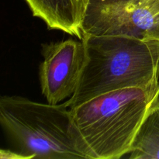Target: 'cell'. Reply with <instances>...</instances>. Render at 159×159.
Listing matches in <instances>:
<instances>
[{
    "mask_svg": "<svg viewBox=\"0 0 159 159\" xmlns=\"http://www.w3.org/2000/svg\"><path fill=\"white\" fill-rule=\"evenodd\" d=\"M159 102V81L99 95L71 110L89 159H117L130 152L140 127Z\"/></svg>",
    "mask_w": 159,
    "mask_h": 159,
    "instance_id": "cell-1",
    "label": "cell"
},
{
    "mask_svg": "<svg viewBox=\"0 0 159 159\" xmlns=\"http://www.w3.org/2000/svg\"><path fill=\"white\" fill-rule=\"evenodd\" d=\"M85 61L70 109L99 95L144 86L159 79V40L83 34Z\"/></svg>",
    "mask_w": 159,
    "mask_h": 159,
    "instance_id": "cell-2",
    "label": "cell"
},
{
    "mask_svg": "<svg viewBox=\"0 0 159 159\" xmlns=\"http://www.w3.org/2000/svg\"><path fill=\"white\" fill-rule=\"evenodd\" d=\"M0 123L18 152L30 159H89L65 102L42 103L2 96Z\"/></svg>",
    "mask_w": 159,
    "mask_h": 159,
    "instance_id": "cell-3",
    "label": "cell"
},
{
    "mask_svg": "<svg viewBox=\"0 0 159 159\" xmlns=\"http://www.w3.org/2000/svg\"><path fill=\"white\" fill-rule=\"evenodd\" d=\"M83 34L159 40V0L91 2L84 19Z\"/></svg>",
    "mask_w": 159,
    "mask_h": 159,
    "instance_id": "cell-4",
    "label": "cell"
},
{
    "mask_svg": "<svg viewBox=\"0 0 159 159\" xmlns=\"http://www.w3.org/2000/svg\"><path fill=\"white\" fill-rule=\"evenodd\" d=\"M39 77L47 102L58 104L75 93L85 61L82 40L73 39L45 43Z\"/></svg>",
    "mask_w": 159,
    "mask_h": 159,
    "instance_id": "cell-5",
    "label": "cell"
},
{
    "mask_svg": "<svg viewBox=\"0 0 159 159\" xmlns=\"http://www.w3.org/2000/svg\"><path fill=\"white\" fill-rule=\"evenodd\" d=\"M34 16L48 28L64 31L82 40L86 9L82 0H25Z\"/></svg>",
    "mask_w": 159,
    "mask_h": 159,
    "instance_id": "cell-6",
    "label": "cell"
},
{
    "mask_svg": "<svg viewBox=\"0 0 159 159\" xmlns=\"http://www.w3.org/2000/svg\"><path fill=\"white\" fill-rule=\"evenodd\" d=\"M129 155L131 159H159V102L140 127Z\"/></svg>",
    "mask_w": 159,
    "mask_h": 159,
    "instance_id": "cell-7",
    "label": "cell"
},
{
    "mask_svg": "<svg viewBox=\"0 0 159 159\" xmlns=\"http://www.w3.org/2000/svg\"><path fill=\"white\" fill-rule=\"evenodd\" d=\"M0 158L1 159H30L28 156L20 152H12L8 149H2L0 151Z\"/></svg>",
    "mask_w": 159,
    "mask_h": 159,
    "instance_id": "cell-8",
    "label": "cell"
},
{
    "mask_svg": "<svg viewBox=\"0 0 159 159\" xmlns=\"http://www.w3.org/2000/svg\"><path fill=\"white\" fill-rule=\"evenodd\" d=\"M92 1H93V0H82V4H83L84 7L85 8V9H86V11H87V9H88L89 6L90 2H91Z\"/></svg>",
    "mask_w": 159,
    "mask_h": 159,
    "instance_id": "cell-9",
    "label": "cell"
}]
</instances>
